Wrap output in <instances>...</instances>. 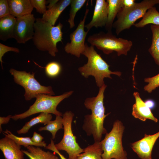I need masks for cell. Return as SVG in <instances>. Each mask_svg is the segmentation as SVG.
I'll return each mask as SVG.
<instances>
[{
	"instance_id": "34",
	"label": "cell",
	"mask_w": 159,
	"mask_h": 159,
	"mask_svg": "<svg viewBox=\"0 0 159 159\" xmlns=\"http://www.w3.org/2000/svg\"><path fill=\"white\" fill-rule=\"evenodd\" d=\"M44 138L40 134L34 132L33 133V135L31 138L32 140L36 143H40L42 142V140Z\"/></svg>"
},
{
	"instance_id": "27",
	"label": "cell",
	"mask_w": 159,
	"mask_h": 159,
	"mask_svg": "<svg viewBox=\"0 0 159 159\" xmlns=\"http://www.w3.org/2000/svg\"><path fill=\"white\" fill-rule=\"evenodd\" d=\"M86 0H72L68 22L70 28L75 26L74 20L77 13L86 2Z\"/></svg>"
},
{
	"instance_id": "28",
	"label": "cell",
	"mask_w": 159,
	"mask_h": 159,
	"mask_svg": "<svg viewBox=\"0 0 159 159\" xmlns=\"http://www.w3.org/2000/svg\"><path fill=\"white\" fill-rule=\"evenodd\" d=\"M44 68L46 75L50 78L57 77L62 70L61 64L59 62L54 61L48 63Z\"/></svg>"
},
{
	"instance_id": "7",
	"label": "cell",
	"mask_w": 159,
	"mask_h": 159,
	"mask_svg": "<svg viewBox=\"0 0 159 159\" xmlns=\"http://www.w3.org/2000/svg\"><path fill=\"white\" fill-rule=\"evenodd\" d=\"M157 4H159V0H144L135 3L131 8H122L112 25L116 34L118 35L123 30L130 29L137 20L142 18L148 9Z\"/></svg>"
},
{
	"instance_id": "3",
	"label": "cell",
	"mask_w": 159,
	"mask_h": 159,
	"mask_svg": "<svg viewBox=\"0 0 159 159\" xmlns=\"http://www.w3.org/2000/svg\"><path fill=\"white\" fill-rule=\"evenodd\" d=\"M82 54L87 58L88 61L86 64L78 68L79 71L86 78L90 76H93L97 85L99 88L105 84L104 78L111 79V74L121 76L120 72H112L110 70V66L95 50L94 46H89L85 44V49Z\"/></svg>"
},
{
	"instance_id": "21",
	"label": "cell",
	"mask_w": 159,
	"mask_h": 159,
	"mask_svg": "<svg viewBox=\"0 0 159 159\" xmlns=\"http://www.w3.org/2000/svg\"><path fill=\"white\" fill-rule=\"evenodd\" d=\"M26 148L27 150L22 151L30 159H59L54 153L49 151H45L39 147L30 145Z\"/></svg>"
},
{
	"instance_id": "31",
	"label": "cell",
	"mask_w": 159,
	"mask_h": 159,
	"mask_svg": "<svg viewBox=\"0 0 159 159\" xmlns=\"http://www.w3.org/2000/svg\"><path fill=\"white\" fill-rule=\"evenodd\" d=\"M9 51H12L16 53H19L20 52V50L18 48L9 47L0 43V62L2 68L3 69L2 57L5 53Z\"/></svg>"
},
{
	"instance_id": "38",
	"label": "cell",
	"mask_w": 159,
	"mask_h": 159,
	"mask_svg": "<svg viewBox=\"0 0 159 159\" xmlns=\"http://www.w3.org/2000/svg\"><path fill=\"white\" fill-rule=\"evenodd\" d=\"M58 0H49L47 1V4L49 3V4L47 6V8L49 9L53 6L58 1Z\"/></svg>"
},
{
	"instance_id": "14",
	"label": "cell",
	"mask_w": 159,
	"mask_h": 159,
	"mask_svg": "<svg viewBox=\"0 0 159 159\" xmlns=\"http://www.w3.org/2000/svg\"><path fill=\"white\" fill-rule=\"evenodd\" d=\"M21 148V146L7 136L0 140V149L5 159H24V153Z\"/></svg>"
},
{
	"instance_id": "8",
	"label": "cell",
	"mask_w": 159,
	"mask_h": 159,
	"mask_svg": "<svg viewBox=\"0 0 159 159\" xmlns=\"http://www.w3.org/2000/svg\"><path fill=\"white\" fill-rule=\"evenodd\" d=\"M9 72L13 77L14 82L23 87L25 90V100H30L40 94L54 95L55 93L51 86L41 85L35 78V73L19 71L11 68Z\"/></svg>"
},
{
	"instance_id": "1",
	"label": "cell",
	"mask_w": 159,
	"mask_h": 159,
	"mask_svg": "<svg viewBox=\"0 0 159 159\" xmlns=\"http://www.w3.org/2000/svg\"><path fill=\"white\" fill-rule=\"evenodd\" d=\"M106 87L104 85L100 88L96 96L86 98L84 102L86 108L91 110V114L85 116L82 129L87 136H92L95 141L100 142L102 135L107 133L103 126L105 118L110 113L105 114L103 101Z\"/></svg>"
},
{
	"instance_id": "35",
	"label": "cell",
	"mask_w": 159,
	"mask_h": 159,
	"mask_svg": "<svg viewBox=\"0 0 159 159\" xmlns=\"http://www.w3.org/2000/svg\"><path fill=\"white\" fill-rule=\"evenodd\" d=\"M12 116L9 115L6 117H0V132L1 133L3 132L1 127V125L3 124H6L8 123L10 119L11 118Z\"/></svg>"
},
{
	"instance_id": "17",
	"label": "cell",
	"mask_w": 159,
	"mask_h": 159,
	"mask_svg": "<svg viewBox=\"0 0 159 159\" xmlns=\"http://www.w3.org/2000/svg\"><path fill=\"white\" fill-rule=\"evenodd\" d=\"M72 0H60L53 6L47 10L43 14L42 19L54 26L59 16L63 11L70 4Z\"/></svg>"
},
{
	"instance_id": "9",
	"label": "cell",
	"mask_w": 159,
	"mask_h": 159,
	"mask_svg": "<svg viewBox=\"0 0 159 159\" xmlns=\"http://www.w3.org/2000/svg\"><path fill=\"white\" fill-rule=\"evenodd\" d=\"M74 114L70 111L65 112L63 114L64 135L61 141L55 144L56 149L65 151L68 155V159H77L78 155L83 152L76 140L72 128V124Z\"/></svg>"
},
{
	"instance_id": "23",
	"label": "cell",
	"mask_w": 159,
	"mask_h": 159,
	"mask_svg": "<svg viewBox=\"0 0 159 159\" xmlns=\"http://www.w3.org/2000/svg\"><path fill=\"white\" fill-rule=\"evenodd\" d=\"M152 42L148 51L155 63L159 66V25H151Z\"/></svg>"
},
{
	"instance_id": "16",
	"label": "cell",
	"mask_w": 159,
	"mask_h": 159,
	"mask_svg": "<svg viewBox=\"0 0 159 159\" xmlns=\"http://www.w3.org/2000/svg\"><path fill=\"white\" fill-rule=\"evenodd\" d=\"M10 14L16 18L32 14L30 0H8Z\"/></svg>"
},
{
	"instance_id": "11",
	"label": "cell",
	"mask_w": 159,
	"mask_h": 159,
	"mask_svg": "<svg viewBox=\"0 0 159 159\" xmlns=\"http://www.w3.org/2000/svg\"><path fill=\"white\" fill-rule=\"evenodd\" d=\"M36 19L33 14L16 18L13 38L18 43L25 44L32 39Z\"/></svg>"
},
{
	"instance_id": "12",
	"label": "cell",
	"mask_w": 159,
	"mask_h": 159,
	"mask_svg": "<svg viewBox=\"0 0 159 159\" xmlns=\"http://www.w3.org/2000/svg\"><path fill=\"white\" fill-rule=\"evenodd\" d=\"M159 137V132L152 135L145 134L143 138L131 144V148L141 159H152V149Z\"/></svg>"
},
{
	"instance_id": "32",
	"label": "cell",
	"mask_w": 159,
	"mask_h": 159,
	"mask_svg": "<svg viewBox=\"0 0 159 159\" xmlns=\"http://www.w3.org/2000/svg\"><path fill=\"white\" fill-rule=\"evenodd\" d=\"M11 15L7 0H0V19Z\"/></svg>"
},
{
	"instance_id": "25",
	"label": "cell",
	"mask_w": 159,
	"mask_h": 159,
	"mask_svg": "<svg viewBox=\"0 0 159 159\" xmlns=\"http://www.w3.org/2000/svg\"><path fill=\"white\" fill-rule=\"evenodd\" d=\"M3 134L6 136L14 140L18 145L24 146L25 147L30 145H33L37 147H44L45 148L47 144L44 141L39 144L34 142L30 137H22L17 136L13 134L10 131L7 129L3 131Z\"/></svg>"
},
{
	"instance_id": "6",
	"label": "cell",
	"mask_w": 159,
	"mask_h": 159,
	"mask_svg": "<svg viewBox=\"0 0 159 159\" xmlns=\"http://www.w3.org/2000/svg\"><path fill=\"white\" fill-rule=\"evenodd\" d=\"M124 128L122 122L117 120L114 122L111 131L100 141L103 151L102 159H127V153L122 143Z\"/></svg>"
},
{
	"instance_id": "29",
	"label": "cell",
	"mask_w": 159,
	"mask_h": 159,
	"mask_svg": "<svg viewBox=\"0 0 159 159\" xmlns=\"http://www.w3.org/2000/svg\"><path fill=\"white\" fill-rule=\"evenodd\" d=\"M144 81L148 84L144 87V90L151 93L159 86V73L153 77L145 78Z\"/></svg>"
},
{
	"instance_id": "10",
	"label": "cell",
	"mask_w": 159,
	"mask_h": 159,
	"mask_svg": "<svg viewBox=\"0 0 159 159\" xmlns=\"http://www.w3.org/2000/svg\"><path fill=\"white\" fill-rule=\"evenodd\" d=\"M89 11V9L87 8L83 19L69 35L70 42L67 43L64 47L66 52L78 58L82 54L85 48V40L89 31H85V24Z\"/></svg>"
},
{
	"instance_id": "30",
	"label": "cell",
	"mask_w": 159,
	"mask_h": 159,
	"mask_svg": "<svg viewBox=\"0 0 159 159\" xmlns=\"http://www.w3.org/2000/svg\"><path fill=\"white\" fill-rule=\"evenodd\" d=\"M31 4L36 11L40 14H44L47 11L46 5L47 4L45 0H30Z\"/></svg>"
},
{
	"instance_id": "15",
	"label": "cell",
	"mask_w": 159,
	"mask_h": 159,
	"mask_svg": "<svg viewBox=\"0 0 159 159\" xmlns=\"http://www.w3.org/2000/svg\"><path fill=\"white\" fill-rule=\"evenodd\" d=\"M133 95L135 102L132 106V115L135 118L143 121L149 119L155 122H157L158 119L154 116L151 109L146 105L141 99L139 93L138 92H134Z\"/></svg>"
},
{
	"instance_id": "36",
	"label": "cell",
	"mask_w": 159,
	"mask_h": 159,
	"mask_svg": "<svg viewBox=\"0 0 159 159\" xmlns=\"http://www.w3.org/2000/svg\"><path fill=\"white\" fill-rule=\"evenodd\" d=\"M122 8L127 9L133 6L135 4L134 0H122Z\"/></svg>"
},
{
	"instance_id": "26",
	"label": "cell",
	"mask_w": 159,
	"mask_h": 159,
	"mask_svg": "<svg viewBox=\"0 0 159 159\" xmlns=\"http://www.w3.org/2000/svg\"><path fill=\"white\" fill-rule=\"evenodd\" d=\"M63 119L62 116H56L55 120L50 121L45 126L40 127L38 131L47 130L52 134V139H54L57 131L60 129H63Z\"/></svg>"
},
{
	"instance_id": "13",
	"label": "cell",
	"mask_w": 159,
	"mask_h": 159,
	"mask_svg": "<svg viewBox=\"0 0 159 159\" xmlns=\"http://www.w3.org/2000/svg\"><path fill=\"white\" fill-rule=\"evenodd\" d=\"M108 12V5L107 1L96 0L92 19L85 25V27L89 31L93 27L105 26L107 21Z\"/></svg>"
},
{
	"instance_id": "22",
	"label": "cell",
	"mask_w": 159,
	"mask_h": 159,
	"mask_svg": "<svg viewBox=\"0 0 159 159\" xmlns=\"http://www.w3.org/2000/svg\"><path fill=\"white\" fill-rule=\"evenodd\" d=\"M52 117L50 113H40L39 115L31 119L26 122L21 128L17 130V132L19 134H25L28 132L31 128L37 124H43L46 125L51 121Z\"/></svg>"
},
{
	"instance_id": "2",
	"label": "cell",
	"mask_w": 159,
	"mask_h": 159,
	"mask_svg": "<svg viewBox=\"0 0 159 159\" xmlns=\"http://www.w3.org/2000/svg\"><path fill=\"white\" fill-rule=\"evenodd\" d=\"M63 24L59 22L56 26H53L37 18L34 24V33L32 39L34 45L41 51H47L52 57H55L58 50L57 44L62 42Z\"/></svg>"
},
{
	"instance_id": "4",
	"label": "cell",
	"mask_w": 159,
	"mask_h": 159,
	"mask_svg": "<svg viewBox=\"0 0 159 159\" xmlns=\"http://www.w3.org/2000/svg\"><path fill=\"white\" fill-rule=\"evenodd\" d=\"M87 41L105 54H108L115 51L118 56L127 55L133 44L132 41L117 38L112 32H108L94 34L88 37Z\"/></svg>"
},
{
	"instance_id": "37",
	"label": "cell",
	"mask_w": 159,
	"mask_h": 159,
	"mask_svg": "<svg viewBox=\"0 0 159 159\" xmlns=\"http://www.w3.org/2000/svg\"><path fill=\"white\" fill-rule=\"evenodd\" d=\"M146 105L150 109H153L155 107V103L154 101L151 100H148L144 102Z\"/></svg>"
},
{
	"instance_id": "5",
	"label": "cell",
	"mask_w": 159,
	"mask_h": 159,
	"mask_svg": "<svg viewBox=\"0 0 159 159\" xmlns=\"http://www.w3.org/2000/svg\"><path fill=\"white\" fill-rule=\"evenodd\" d=\"M73 92V91L67 92L57 96L45 94H39L36 97L34 102L27 110L20 114H15L12 116L11 118L14 120H17L42 112L52 113L56 116H62L63 114L57 110V107L62 100L70 96Z\"/></svg>"
},
{
	"instance_id": "20",
	"label": "cell",
	"mask_w": 159,
	"mask_h": 159,
	"mask_svg": "<svg viewBox=\"0 0 159 159\" xmlns=\"http://www.w3.org/2000/svg\"><path fill=\"white\" fill-rule=\"evenodd\" d=\"M100 142L95 141L84 149L83 152L78 155L77 159H102L103 151Z\"/></svg>"
},
{
	"instance_id": "33",
	"label": "cell",
	"mask_w": 159,
	"mask_h": 159,
	"mask_svg": "<svg viewBox=\"0 0 159 159\" xmlns=\"http://www.w3.org/2000/svg\"><path fill=\"white\" fill-rule=\"evenodd\" d=\"M50 143L45 148L51 150L54 152L55 153L58 154L59 156L61 159H67L56 148L55 146V144L53 140V139H51Z\"/></svg>"
},
{
	"instance_id": "18",
	"label": "cell",
	"mask_w": 159,
	"mask_h": 159,
	"mask_svg": "<svg viewBox=\"0 0 159 159\" xmlns=\"http://www.w3.org/2000/svg\"><path fill=\"white\" fill-rule=\"evenodd\" d=\"M16 18L11 15L0 19V39L5 42L14 38Z\"/></svg>"
},
{
	"instance_id": "19",
	"label": "cell",
	"mask_w": 159,
	"mask_h": 159,
	"mask_svg": "<svg viewBox=\"0 0 159 159\" xmlns=\"http://www.w3.org/2000/svg\"><path fill=\"white\" fill-rule=\"evenodd\" d=\"M108 5V12L107 22L105 26L108 32H112L115 18L122 7V0H107Z\"/></svg>"
},
{
	"instance_id": "24",
	"label": "cell",
	"mask_w": 159,
	"mask_h": 159,
	"mask_svg": "<svg viewBox=\"0 0 159 159\" xmlns=\"http://www.w3.org/2000/svg\"><path fill=\"white\" fill-rule=\"evenodd\" d=\"M149 24L159 25V12L155 6L148 9L142 19L134 25L136 28H141Z\"/></svg>"
}]
</instances>
